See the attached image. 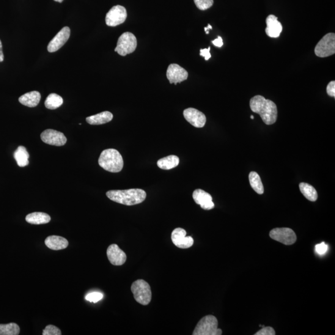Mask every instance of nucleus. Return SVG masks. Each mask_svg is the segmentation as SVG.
Returning <instances> with one entry per match:
<instances>
[{
  "instance_id": "nucleus-1",
  "label": "nucleus",
  "mask_w": 335,
  "mask_h": 335,
  "mask_svg": "<svg viewBox=\"0 0 335 335\" xmlns=\"http://www.w3.org/2000/svg\"><path fill=\"white\" fill-rule=\"evenodd\" d=\"M249 106L253 112L260 115L266 125H272L276 122L277 109L273 101L266 100L262 96L257 95L251 99Z\"/></svg>"
},
{
  "instance_id": "nucleus-2",
  "label": "nucleus",
  "mask_w": 335,
  "mask_h": 335,
  "mask_svg": "<svg viewBox=\"0 0 335 335\" xmlns=\"http://www.w3.org/2000/svg\"><path fill=\"white\" fill-rule=\"evenodd\" d=\"M106 196L112 201L125 205L141 204L146 199L147 194L141 189L127 190H111L107 192Z\"/></svg>"
},
{
  "instance_id": "nucleus-3",
  "label": "nucleus",
  "mask_w": 335,
  "mask_h": 335,
  "mask_svg": "<svg viewBox=\"0 0 335 335\" xmlns=\"http://www.w3.org/2000/svg\"><path fill=\"white\" fill-rule=\"evenodd\" d=\"M98 163L106 171L111 173H119L123 169V158L116 149L109 148L101 152Z\"/></svg>"
},
{
  "instance_id": "nucleus-4",
  "label": "nucleus",
  "mask_w": 335,
  "mask_h": 335,
  "mask_svg": "<svg viewBox=\"0 0 335 335\" xmlns=\"http://www.w3.org/2000/svg\"><path fill=\"white\" fill-rule=\"evenodd\" d=\"M222 331L218 328V320L213 315H207L197 323L193 335H221Z\"/></svg>"
},
{
  "instance_id": "nucleus-5",
  "label": "nucleus",
  "mask_w": 335,
  "mask_h": 335,
  "mask_svg": "<svg viewBox=\"0 0 335 335\" xmlns=\"http://www.w3.org/2000/svg\"><path fill=\"white\" fill-rule=\"evenodd\" d=\"M132 292L137 303L147 306L152 300V290L149 284L143 279L137 280L131 286Z\"/></svg>"
},
{
  "instance_id": "nucleus-6",
  "label": "nucleus",
  "mask_w": 335,
  "mask_h": 335,
  "mask_svg": "<svg viewBox=\"0 0 335 335\" xmlns=\"http://www.w3.org/2000/svg\"><path fill=\"white\" fill-rule=\"evenodd\" d=\"M137 40L135 35L130 32L123 33L118 39L114 51L121 56H127L136 51Z\"/></svg>"
},
{
  "instance_id": "nucleus-7",
  "label": "nucleus",
  "mask_w": 335,
  "mask_h": 335,
  "mask_svg": "<svg viewBox=\"0 0 335 335\" xmlns=\"http://www.w3.org/2000/svg\"><path fill=\"white\" fill-rule=\"evenodd\" d=\"M315 54L321 58L333 56L335 54L334 33H328L323 37L315 47Z\"/></svg>"
},
{
  "instance_id": "nucleus-8",
  "label": "nucleus",
  "mask_w": 335,
  "mask_h": 335,
  "mask_svg": "<svg viewBox=\"0 0 335 335\" xmlns=\"http://www.w3.org/2000/svg\"><path fill=\"white\" fill-rule=\"evenodd\" d=\"M270 236L273 240L285 245H293L297 240L295 232L289 228H276L271 230Z\"/></svg>"
},
{
  "instance_id": "nucleus-9",
  "label": "nucleus",
  "mask_w": 335,
  "mask_h": 335,
  "mask_svg": "<svg viewBox=\"0 0 335 335\" xmlns=\"http://www.w3.org/2000/svg\"><path fill=\"white\" fill-rule=\"evenodd\" d=\"M127 11L124 7L117 5L110 10L106 16L107 25L115 27L124 23L127 18Z\"/></svg>"
},
{
  "instance_id": "nucleus-10",
  "label": "nucleus",
  "mask_w": 335,
  "mask_h": 335,
  "mask_svg": "<svg viewBox=\"0 0 335 335\" xmlns=\"http://www.w3.org/2000/svg\"><path fill=\"white\" fill-rule=\"evenodd\" d=\"M40 138L47 144L58 147L63 146L67 141L64 134L53 129H47L44 131L41 134Z\"/></svg>"
},
{
  "instance_id": "nucleus-11",
  "label": "nucleus",
  "mask_w": 335,
  "mask_h": 335,
  "mask_svg": "<svg viewBox=\"0 0 335 335\" xmlns=\"http://www.w3.org/2000/svg\"><path fill=\"white\" fill-rule=\"evenodd\" d=\"M166 77L170 83L175 85L181 83L188 78V73L185 68L176 64H170L166 71Z\"/></svg>"
},
{
  "instance_id": "nucleus-12",
  "label": "nucleus",
  "mask_w": 335,
  "mask_h": 335,
  "mask_svg": "<svg viewBox=\"0 0 335 335\" xmlns=\"http://www.w3.org/2000/svg\"><path fill=\"white\" fill-rule=\"evenodd\" d=\"M172 240L176 246L179 248H189L194 244L193 238L186 237V232L181 228H177L172 233Z\"/></svg>"
},
{
  "instance_id": "nucleus-13",
  "label": "nucleus",
  "mask_w": 335,
  "mask_h": 335,
  "mask_svg": "<svg viewBox=\"0 0 335 335\" xmlns=\"http://www.w3.org/2000/svg\"><path fill=\"white\" fill-rule=\"evenodd\" d=\"M184 117L189 123L197 128L204 127L206 122V117L202 112L196 109L189 108L183 111Z\"/></svg>"
},
{
  "instance_id": "nucleus-14",
  "label": "nucleus",
  "mask_w": 335,
  "mask_h": 335,
  "mask_svg": "<svg viewBox=\"0 0 335 335\" xmlns=\"http://www.w3.org/2000/svg\"><path fill=\"white\" fill-rule=\"evenodd\" d=\"M70 36V29L68 27H64L57 33L48 46V50L49 52H56L67 42Z\"/></svg>"
},
{
  "instance_id": "nucleus-15",
  "label": "nucleus",
  "mask_w": 335,
  "mask_h": 335,
  "mask_svg": "<svg viewBox=\"0 0 335 335\" xmlns=\"http://www.w3.org/2000/svg\"><path fill=\"white\" fill-rule=\"evenodd\" d=\"M107 256L112 265L121 266L127 260V256L124 252L116 244H112L107 249Z\"/></svg>"
},
{
  "instance_id": "nucleus-16",
  "label": "nucleus",
  "mask_w": 335,
  "mask_h": 335,
  "mask_svg": "<svg viewBox=\"0 0 335 335\" xmlns=\"http://www.w3.org/2000/svg\"><path fill=\"white\" fill-rule=\"evenodd\" d=\"M193 197L195 202L200 205L203 210H211L215 206L211 195L202 189H197L195 190Z\"/></svg>"
},
{
  "instance_id": "nucleus-17",
  "label": "nucleus",
  "mask_w": 335,
  "mask_h": 335,
  "mask_svg": "<svg viewBox=\"0 0 335 335\" xmlns=\"http://www.w3.org/2000/svg\"><path fill=\"white\" fill-rule=\"evenodd\" d=\"M267 27L265 29L266 34L272 38L279 37L282 31V26L276 16L269 15L266 20Z\"/></svg>"
},
{
  "instance_id": "nucleus-18",
  "label": "nucleus",
  "mask_w": 335,
  "mask_h": 335,
  "mask_svg": "<svg viewBox=\"0 0 335 335\" xmlns=\"http://www.w3.org/2000/svg\"><path fill=\"white\" fill-rule=\"evenodd\" d=\"M45 244L49 248L53 250H60L67 248L68 241L67 239L60 236L52 235L46 239Z\"/></svg>"
},
{
  "instance_id": "nucleus-19",
  "label": "nucleus",
  "mask_w": 335,
  "mask_h": 335,
  "mask_svg": "<svg viewBox=\"0 0 335 335\" xmlns=\"http://www.w3.org/2000/svg\"><path fill=\"white\" fill-rule=\"evenodd\" d=\"M41 95L39 92L34 91L29 92L21 96L19 98V101L23 105L29 107V108H34L37 106L40 102Z\"/></svg>"
},
{
  "instance_id": "nucleus-20",
  "label": "nucleus",
  "mask_w": 335,
  "mask_h": 335,
  "mask_svg": "<svg viewBox=\"0 0 335 335\" xmlns=\"http://www.w3.org/2000/svg\"><path fill=\"white\" fill-rule=\"evenodd\" d=\"M113 115L109 111H104L98 114L87 117V122L91 125H101L111 121Z\"/></svg>"
},
{
  "instance_id": "nucleus-21",
  "label": "nucleus",
  "mask_w": 335,
  "mask_h": 335,
  "mask_svg": "<svg viewBox=\"0 0 335 335\" xmlns=\"http://www.w3.org/2000/svg\"><path fill=\"white\" fill-rule=\"evenodd\" d=\"M51 219L50 216L44 213H33L26 217L27 223L34 225L48 224L51 221Z\"/></svg>"
},
{
  "instance_id": "nucleus-22",
  "label": "nucleus",
  "mask_w": 335,
  "mask_h": 335,
  "mask_svg": "<svg viewBox=\"0 0 335 335\" xmlns=\"http://www.w3.org/2000/svg\"><path fill=\"white\" fill-rule=\"evenodd\" d=\"M14 157L19 166L24 167L28 165L29 155L25 147L19 146L14 153Z\"/></svg>"
},
{
  "instance_id": "nucleus-23",
  "label": "nucleus",
  "mask_w": 335,
  "mask_h": 335,
  "mask_svg": "<svg viewBox=\"0 0 335 335\" xmlns=\"http://www.w3.org/2000/svg\"><path fill=\"white\" fill-rule=\"evenodd\" d=\"M180 163V159L177 156L170 155L160 159L157 161V165L163 170H171L177 167Z\"/></svg>"
},
{
  "instance_id": "nucleus-24",
  "label": "nucleus",
  "mask_w": 335,
  "mask_h": 335,
  "mask_svg": "<svg viewBox=\"0 0 335 335\" xmlns=\"http://www.w3.org/2000/svg\"><path fill=\"white\" fill-rule=\"evenodd\" d=\"M301 192L307 199L315 202L318 198V193L316 189L308 183H301L299 185Z\"/></svg>"
},
{
  "instance_id": "nucleus-25",
  "label": "nucleus",
  "mask_w": 335,
  "mask_h": 335,
  "mask_svg": "<svg viewBox=\"0 0 335 335\" xmlns=\"http://www.w3.org/2000/svg\"><path fill=\"white\" fill-rule=\"evenodd\" d=\"M249 180L252 188L256 193L259 194L264 193V187H263L262 180L257 173L250 172L249 175Z\"/></svg>"
},
{
  "instance_id": "nucleus-26",
  "label": "nucleus",
  "mask_w": 335,
  "mask_h": 335,
  "mask_svg": "<svg viewBox=\"0 0 335 335\" xmlns=\"http://www.w3.org/2000/svg\"><path fill=\"white\" fill-rule=\"evenodd\" d=\"M63 98L56 93H52L48 96L45 101V106L49 109H56L62 105Z\"/></svg>"
},
{
  "instance_id": "nucleus-27",
  "label": "nucleus",
  "mask_w": 335,
  "mask_h": 335,
  "mask_svg": "<svg viewBox=\"0 0 335 335\" xmlns=\"http://www.w3.org/2000/svg\"><path fill=\"white\" fill-rule=\"evenodd\" d=\"M20 332V326L16 323L0 324V335H18Z\"/></svg>"
},
{
  "instance_id": "nucleus-28",
  "label": "nucleus",
  "mask_w": 335,
  "mask_h": 335,
  "mask_svg": "<svg viewBox=\"0 0 335 335\" xmlns=\"http://www.w3.org/2000/svg\"><path fill=\"white\" fill-rule=\"evenodd\" d=\"M194 4L199 10L204 11L213 7L214 0H194Z\"/></svg>"
},
{
  "instance_id": "nucleus-29",
  "label": "nucleus",
  "mask_w": 335,
  "mask_h": 335,
  "mask_svg": "<svg viewBox=\"0 0 335 335\" xmlns=\"http://www.w3.org/2000/svg\"><path fill=\"white\" fill-rule=\"evenodd\" d=\"M43 335H61V330L57 326L52 325L47 326L43 330Z\"/></svg>"
},
{
  "instance_id": "nucleus-30",
  "label": "nucleus",
  "mask_w": 335,
  "mask_h": 335,
  "mask_svg": "<svg viewBox=\"0 0 335 335\" xmlns=\"http://www.w3.org/2000/svg\"><path fill=\"white\" fill-rule=\"evenodd\" d=\"M103 298V295L101 292H92L86 296V300L90 302V303H97L98 302L100 301Z\"/></svg>"
},
{
  "instance_id": "nucleus-31",
  "label": "nucleus",
  "mask_w": 335,
  "mask_h": 335,
  "mask_svg": "<svg viewBox=\"0 0 335 335\" xmlns=\"http://www.w3.org/2000/svg\"><path fill=\"white\" fill-rule=\"evenodd\" d=\"M276 332L271 326H264L260 331L257 332L255 335H275Z\"/></svg>"
},
{
  "instance_id": "nucleus-32",
  "label": "nucleus",
  "mask_w": 335,
  "mask_h": 335,
  "mask_svg": "<svg viewBox=\"0 0 335 335\" xmlns=\"http://www.w3.org/2000/svg\"><path fill=\"white\" fill-rule=\"evenodd\" d=\"M328 245L324 242L315 246V250L318 255H323L328 251Z\"/></svg>"
},
{
  "instance_id": "nucleus-33",
  "label": "nucleus",
  "mask_w": 335,
  "mask_h": 335,
  "mask_svg": "<svg viewBox=\"0 0 335 335\" xmlns=\"http://www.w3.org/2000/svg\"><path fill=\"white\" fill-rule=\"evenodd\" d=\"M326 93L331 97H335V81L329 82L326 87Z\"/></svg>"
},
{
  "instance_id": "nucleus-34",
  "label": "nucleus",
  "mask_w": 335,
  "mask_h": 335,
  "mask_svg": "<svg viewBox=\"0 0 335 335\" xmlns=\"http://www.w3.org/2000/svg\"><path fill=\"white\" fill-rule=\"evenodd\" d=\"M211 48L208 47L207 49H200V56L204 57L205 60H208L211 59V54L210 53Z\"/></svg>"
},
{
  "instance_id": "nucleus-35",
  "label": "nucleus",
  "mask_w": 335,
  "mask_h": 335,
  "mask_svg": "<svg viewBox=\"0 0 335 335\" xmlns=\"http://www.w3.org/2000/svg\"><path fill=\"white\" fill-rule=\"evenodd\" d=\"M212 43L214 46L218 47V48H222L224 45L223 40L220 36L217 38L216 39L214 40Z\"/></svg>"
},
{
  "instance_id": "nucleus-36",
  "label": "nucleus",
  "mask_w": 335,
  "mask_h": 335,
  "mask_svg": "<svg viewBox=\"0 0 335 335\" xmlns=\"http://www.w3.org/2000/svg\"><path fill=\"white\" fill-rule=\"evenodd\" d=\"M2 48V41L0 40V62H2L4 60V55L3 53Z\"/></svg>"
},
{
  "instance_id": "nucleus-37",
  "label": "nucleus",
  "mask_w": 335,
  "mask_h": 335,
  "mask_svg": "<svg viewBox=\"0 0 335 335\" xmlns=\"http://www.w3.org/2000/svg\"><path fill=\"white\" fill-rule=\"evenodd\" d=\"M210 29H213V27L210 25V24H208L207 27H205L204 28L205 33H206L207 34H208V33H210V31H208V30Z\"/></svg>"
},
{
  "instance_id": "nucleus-38",
  "label": "nucleus",
  "mask_w": 335,
  "mask_h": 335,
  "mask_svg": "<svg viewBox=\"0 0 335 335\" xmlns=\"http://www.w3.org/2000/svg\"><path fill=\"white\" fill-rule=\"evenodd\" d=\"M54 1H56L57 2H59V3H62L63 1H64V0H54Z\"/></svg>"
},
{
  "instance_id": "nucleus-39",
  "label": "nucleus",
  "mask_w": 335,
  "mask_h": 335,
  "mask_svg": "<svg viewBox=\"0 0 335 335\" xmlns=\"http://www.w3.org/2000/svg\"><path fill=\"white\" fill-rule=\"evenodd\" d=\"M251 119H254V116H251Z\"/></svg>"
}]
</instances>
